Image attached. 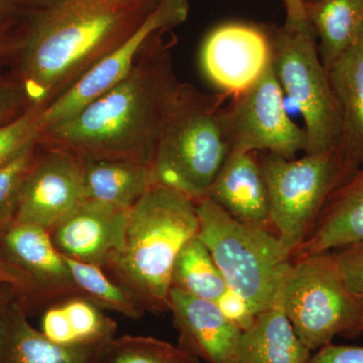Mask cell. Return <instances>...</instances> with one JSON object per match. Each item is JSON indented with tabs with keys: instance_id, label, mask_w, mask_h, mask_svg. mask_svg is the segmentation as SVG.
Masks as SVG:
<instances>
[{
	"instance_id": "cell-1",
	"label": "cell",
	"mask_w": 363,
	"mask_h": 363,
	"mask_svg": "<svg viewBox=\"0 0 363 363\" xmlns=\"http://www.w3.org/2000/svg\"><path fill=\"white\" fill-rule=\"evenodd\" d=\"M161 0H40L26 18L16 79L45 107L123 44Z\"/></svg>"
},
{
	"instance_id": "cell-2",
	"label": "cell",
	"mask_w": 363,
	"mask_h": 363,
	"mask_svg": "<svg viewBox=\"0 0 363 363\" xmlns=\"http://www.w3.org/2000/svg\"><path fill=\"white\" fill-rule=\"evenodd\" d=\"M168 32L150 38L121 82L70 118L43 128L39 143L84 161L124 160L152 168L164 111L179 83Z\"/></svg>"
},
{
	"instance_id": "cell-3",
	"label": "cell",
	"mask_w": 363,
	"mask_h": 363,
	"mask_svg": "<svg viewBox=\"0 0 363 363\" xmlns=\"http://www.w3.org/2000/svg\"><path fill=\"white\" fill-rule=\"evenodd\" d=\"M198 231L196 203L171 189L154 186L130 210L123 250L102 269L128 289L145 312L169 311L174 262Z\"/></svg>"
},
{
	"instance_id": "cell-4",
	"label": "cell",
	"mask_w": 363,
	"mask_h": 363,
	"mask_svg": "<svg viewBox=\"0 0 363 363\" xmlns=\"http://www.w3.org/2000/svg\"><path fill=\"white\" fill-rule=\"evenodd\" d=\"M226 97L178 83L164 111L152 164L155 186L195 203L207 197L231 152L222 114Z\"/></svg>"
},
{
	"instance_id": "cell-5",
	"label": "cell",
	"mask_w": 363,
	"mask_h": 363,
	"mask_svg": "<svg viewBox=\"0 0 363 363\" xmlns=\"http://www.w3.org/2000/svg\"><path fill=\"white\" fill-rule=\"evenodd\" d=\"M199 231L227 286L255 314L279 308L292 259L272 231L240 223L210 198L196 203Z\"/></svg>"
},
{
	"instance_id": "cell-6",
	"label": "cell",
	"mask_w": 363,
	"mask_h": 363,
	"mask_svg": "<svg viewBox=\"0 0 363 363\" xmlns=\"http://www.w3.org/2000/svg\"><path fill=\"white\" fill-rule=\"evenodd\" d=\"M272 66L281 90L304 118L306 155L336 150L341 135V108L328 71L320 58L317 35L309 21L267 28Z\"/></svg>"
},
{
	"instance_id": "cell-7",
	"label": "cell",
	"mask_w": 363,
	"mask_h": 363,
	"mask_svg": "<svg viewBox=\"0 0 363 363\" xmlns=\"http://www.w3.org/2000/svg\"><path fill=\"white\" fill-rule=\"evenodd\" d=\"M278 309L311 351L331 344L335 336L362 333L363 305L346 285L332 252L292 260Z\"/></svg>"
},
{
	"instance_id": "cell-8",
	"label": "cell",
	"mask_w": 363,
	"mask_h": 363,
	"mask_svg": "<svg viewBox=\"0 0 363 363\" xmlns=\"http://www.w3.org/2000/svg\"><path fill=\"white\" fill-rule=\"evenodd\" d=\"M269 190L274 233L292 259L316 223L327 198L341 183L335 150L288 160L259 157Z\"/></svg>"
},
{
	"instance_id": "cell-9",
	"label": "cell",
	"mask_w": 363,
	"mask_h": 363,
	"mask_svg": "<svg viewBox=\"0 0 363 363\" xmlns=\"http://www.w3.org/2000/svg\"><path fill=\"white\" fill-rule=\"evenodd\" d=\"M233 97L222 111L230 155L267 152L294 160L300 150L306 152L307 133L286 114L272 62L252 86Z\"/></svg>"
},
{
	"instance_id": "cell-10",
	"label": "cell",
	"mask_w": 363,
	"mask_h": 363,
	"mask_svg": "<svg viewBox=\"0 0 363 363\" xmlns=\"http://www.w3.org/2000/svg\"><path fill=\"white\" fill-rule=\"evenodd\" d=\"M190 0H161L138 30L123 45L93 67L75 85L43 109V128L70 118L83 107L121 82L135 65L140 52L152 35L184 23Z\"/></svg>"
},
{
	"instance_id": "cell-11",
	"label": "cell",
	"mask_w": 363,
	"mask_h": 363,
	"mask_svg": "<svg viewBox=\"0 0 363 363\" xmlns=\"http://www.w3.org/2000/svg\"><path fill=\"white\" fill-rule=\"evenodd\" d=\"M84 200V160L39 143L14 221L50 233Z\"/></svg>"
},
{
	"instance_id": "cell-12",
	"label": "cell",
	"mask_w": 363,
	"mask_h": 363,
	"mask_svg": "<svg viewBox=\"0 0 363 363\" xmlns=\"http://www.w3.org/2000/svg\"><path fill=\"white\" fill-rule=\"evenodd\" d=\"M271 62L267 28L242 23H224L215 28L203 43V71L227 96L247 89Z\"/></svg>"
},
{
	"instance_id": "cell-13",
	"label": "cell",
	"mask_w": 363,
	"mask_h": 363,
	"mask_svg": "<svg viewBox=\"0 0 363 363\" xmlns=\"http://www.w3.org/2000/svg\"><path fill=\"white\" fill-rule=\"evenodd\" d=\"M128 215L130 210L86 199L50 235L64 257L104 269L123 250Z\"/></svg>"
},
{
	"instance_id": "cell-14",
	"label": "cell",
	"mask_w": 363,
	"mask_h": 363,
	"mask_svg": "<svg viewBox=\"0 0 363 363\" xmlns=\"http://www.w3.org/2000/svg\"><path fill=\"white\" fill-rule=\"evenodd\" d=\"M0 245L4 257L33 279V300L49 307L79 297L65 257L57 250L49 231L14 221L0 231Z\"/></svg>"
},
{
	"instance_id": "cell-15",
	"label": "cell",
	"mask_w": 363,
	"mask_h": 363,
	"mask_svg": "<svg viewBox=\"0 0 363 363\" xmlns=\"http://www.w3.org/2000/svg\"><path fill=\"white\" fill-rule=\"evenodd\" d=\"M169 311L182 350L206 363H238L242 330L216 303L171 289Z\"/></svg>"
},
{
	"instance_id": "cell-16",
	"label": "cell",
	"mask_w": 363,
	"mask_h": 363,
	"mask_svg": "<svg viewBox=\"0 0 363 363\" xmlns=\"http://www.w3.org/2000/svg\"><path fill=\"white\" fill-rule=\"evenodd\" d=\"M207 197L240 223L274 233L269 190L257 152L229 155Z\"/></svg>"
},
{
	"instance_id": "cell-17",
	"label": "cell",
	"mask_w": 363,
	"mask_h": 363,
	"mask_svg": "<svg viewBox=\"0 0 363 363\" xmlns=\"http://www.w3.org/2000/svg\"><path fill=\"white\" fill-rule=\"evenodd\" d=\"M328 74L342 118L335 150L341 185L363 164V32L332 65Z\"/></svg>"
},
{
	"instance_id": "cell-18",
	"label": "cell",
	"mask_w": 363,
	"mask_h": 363,
	"mask_svg": "<svg viewBox=\"0 0 363 363\" xmlns=\"http://www.w3.org/2000/svg\"><path fill=\"white\" fill-rule=\"evenodd\" d=\"M360 240H363V164L332 191L311 233L293 253L292 260L331 252Z\"/></svg>"
},
{
	"instance_id": "cell-19",
	"label": "cell",
	"mask_w": 363,
	"mask_h": 363,
	"mask_svg": "<svg viewBox=\"0 0 363 363\" xmlns=\"http://www.w3.org/2000/svg\"><path fill=\"white\" fill-rule=\"evenodd\" d=\"M102 346L69 347L52 342L30 325L25 306L16 298L0 316V363H95Z\"/></svg>"
},
{
	"instance_id": "cell-20",
	"label": "cell",
	"mask_w": 363,
	"mask_h": 363,
	"mask_svg": "<svg viewBox=\"0 0 363 363\" xmlns=\"http://www.w3.org/2000/svg\"><path fill=\"white\" fill-rule=\"evenodd\" d=\"M116 322L96 305L86 298L72 297L45 309L40 331L59 345L93 347L116 338Z\"/></svg>"
},
{
	"instance_id": "cell-21",
	"label": "cell",
	"mask_w": 363,
	"mask_h": 363,
	"mask_svg": "<svg viewBox=\"0 0 363 363\" xmlns=\"http://www.w3.org/2000/svg\"><path fill=\"white\" fill-rule=\"evenodd\" d=\"M154 186L149 164L124 160L84 161L86 199L130 210Z\"/></svg>"
},
{
	"instance_id": "cell-22",
	"label": "cell",
	"mask_w": 363,
	"mask_h": 363,
	"mask_svg": "<svg viewBox=\"0 0 363 363\" xmlns=\"http://www.w3.org/2000/svg\"><path fill=\"white\" fill-rule=\"evenodd\" d=\"M311 357L284 313L274 308L257 314L242 331L238 363H309Z\"/></svg>"
},
{
	"instance_id": "cell-23",
	"label": "cell",
	"mask_w": 363,
	"mask_h": 363,
	"mask_svg": "<svg viewBox=\"0 0 363 363\" xmlns=\"http://www.w3.org/2000/svg\"><path fill=\"white\" fill-rule=\"evenodd\" d=\"M305 11L328 71L363 32V0H315L305 2Z\"/></svg>"
},
{
	"instance_id": "cell-24",
	"label": "cell",
	"mask_w": 363,
	"mask_h": 363,
	"mask_svg": "<svg viewBox=\"0 0 363 363\" xmlns=\"http://www.w3.org/2000/svg\"><path fill=\"white\" fill-rule=\"evenodd\" d=\"M171 289L214 303L228 289L211 253L198 236L188 240L177 255Z\"/></svg>"
},
{
	"instance_id": "cell-25",
	"label": "cell",
	"mask_w": 363,
	"mask_h": 363,
	"mask_svg": "<svg viewBox=\"0 0 363 363\" xmlns=\"http://www.w3.org/2000/svg\"><path fill=\"white\" fill-rule=\"evenodd\" d=\"M65 259L79 297L86 298L104 311L119 313L130 319H140L145 315V309L135 296L112 279L101 267L68 257Z\"/></svg>"
},
{
	"instance_id": "cell-26",
	"label": "cell",
	"mask_w": 363,
	"mask_h": 363,
	"mask_svg": "<svg viewBox=\"0 0 363 363\" xmlns=\"http://www.w3.org/2000/svg\"><path fill=\"white\" fill-rule=\"evenodd\" d=\"M95 363H199V359L161 339L125 335L104 344Z\"/></svg>"
},
{
	"instance_id": "cell-27",
	"label": "cell",
	"mask_w": 363,
	"mask_h": 363,
	"mask_svg": "<svg viewBox=\"0 0 363 363\" xmlns=\"http://www.w3.org/2000/svg\"><path fill=\"white\" fill-rule=\"evenodd\" d=\"M39 142L0 168V231L16 220L21 188Z\"/></svg>"
},
{
	"instance_id": "cell-28",
	"label": "cell",
	"mask_w": 363,
	"mask_h": 363,
	"mask_svg": "<svg viewBox=\"0 0 363 363\" xmlns=\"http://www.w3.org/2000/svg\"><path fill=\"white\" fill-rule=\"evenodd\" d=\"M43 109L33 105L16 121L0 125V168L39 142Z\"/></svg>"
},
{
	"instance_id": "cell-29",
	"label": "cell",
	"mask_w": 363,
	"mask_h": 363,
	"mask_svg": "<svg viewBox=\"0 0 363 363\" xmlns=\"http://www.w3.org/2000/svg\"><path fill=\"white\" fill-rule=\"evenodd\" d=\"M337 262L346 285L363 305V240L331 250Z\"/></svg>"
},
{
	"instance_id": "cell-30",
	"label": "cell",
	"mask_w": 363,
	"mask_h": 363,
	"mask_svg": "<svg viewBox=\"0 0 363 363\" xmlns=\"http://www.w3.org/2000/svg\"><path fill=\"white\" fill-rule=\"evenodd\" d=\"M32 106L18 79H0V125L16 121Z\"/></svg>"
},
{
	"instance_id": "cell-31",
	"label": "cell",
	"mask_w": 363,
	"mask_h": 363,
	"mask_svg": "<svg viewBox=\"0 0 363 363\" xmlns=\"http://www.w3.org/2000/svg\"><path fill=\"white\" fill-rule=\"evenodd\" d=\"M215 303L224 316L242 331L250 328L257 317L247 301L231 289H227L226 292Z\"/></svg>"
},
{
	"instance_id": "cell-32",
	"label": "cell",
	"mask_w": 363,
	"mask_h": 363,
	"mask_svg": "<svg viewBox=\"0 0 363 363\" xmlns=\"http://www.w3.org/2000/svg\"><path fill=\"white\" fill-rule=\"evenodd\" d=\"M28 13L18 18L0 16V61L11 57L16 59Z\"/></svg>"
},
{
	"instance_id": "cell-33",
	"label": "cell",
	"mask_w": 363,
	"mask_h": 363,
	"mask_svg": "<svg viewBox=\"0 0 363 363\" xmlns=\"http://www.w3.org/2000/svg\"><path fill=\"white\" fill-rule=\"evenodd\" d=\"M0 286H9L21 296V301L25 298L33 300L35 296V285L30 277L13 262L0 255Z\"/></svg>"
},
{
	"instance_id": "cell-34",
	"label": "cell",
	"mask_w": 363,
	"mask_h": 363,
	"mask_svg": "<svg viewBox=\"0 0 363 363\" xmlns=\"http://www.w3.org/2000/svg\"><path fill=\"white\" fill-rule=\"evenodd\" d=\"M309 363H363V347L328 344L316 350Z\"/></svg>"
},
{
	"instance_id": "cell-35",
	"label": "cell",
	"mask_w": 363,
	"mask_h": 363,
	"mask_svg": "<svg viewBox=\"0 0 363 363\" xmlns=\"http://www.w3.org/2000/svg\"><path fill=\"white\" fill-rule=\"evenodd\" d=\"M40 0H0V16L18 18L25 16Z\"/></svg>"
},
{
	"instance_id": "cell-36",
	"label": "cell",
	"mask_w": 363,
	"mask_h": 363,
	"mask_svg": "<svg viewBox=\"0 0 363 363\" xmlns=\"http://www.w3.org/2000/svg\"><path fill=\"white\" fill-rule=\"evenodd\" d=\"M286 13V23H302L308 21L304 0H283Z\"/></svg>"
},
{
	"instance_id": "cell-37",
	"label": "cell",
	"mask_w": 363,
	"mask_h": 363,
	"mask_svg": "<svg viewBox=\"0 0 363 363\" xmlns=\"http://www.w3.org/2000/svg\"><path fill=\"white\" fill-rule=\"evenodd\" d=\"M18 295V292L13 288L9 286H0V316L4 311V308L11 301Z\"/></svg>"
},
{
	"instance_id": "cell-38",
	"label": "cell",
	"mask_w": 363,
	"mask_h": 363,
	"mask_svg": "<svg viewBox=\"0 0 363 363\" xmlns=\"http://www.w3.org/2000/svg\"><path fill=\"white\" fill-rule=\"evenodd\" d=\"M360 331L363 332V317L362 320V324H360Z\"/></svg>"
},
{
	"instance_id": "cell-39",
	"label": "cell",
	"mask_w": 363,
	"mask_h": 363,
	"mask_svg": "<svg viewBox=\"0 0 363 363\" xmlns=\"http://www.w3.org/2000/svg\"><path fill=\"white\" fill-rule=\"evenodd\" d=\"M315 1V0H304V2H312Z\"/></svg>"
}]
</instances>
